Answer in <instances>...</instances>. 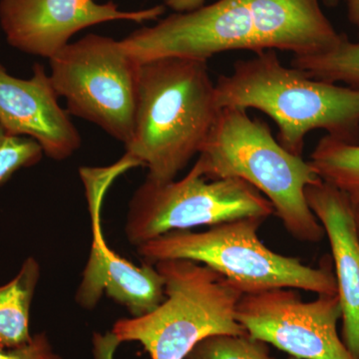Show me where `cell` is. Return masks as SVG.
I'll list each match as a JSON object with an SVG mask.
<instances>
[{
    "instance_id": "1",
    "label": "cell",
    "mask_w": 359,
    "mask_h": 359,
    "mask_svg": "<svg viewBox=\"0 0 359 359\" xmlns=\"http://www.w3.org/2000/svg\"><path fill=\"white\" fill-rule=\"evenodd\" d=\"M318 0H219L171 14L120 40L139 63L161 57L209 60L223 52L330 50L341 41Z\"/></svg>"
},
{
    "instance_id": "8",
    "label": "cell",
    "mask_w": 359,
    "mask_h": 359,
    "mask_svg": "<svg viewBox=\"0 0 359 359\" xmlns=\"http://www.w3.org/2000/svg\"><path fill=\"white\" fill-rule=\"evenodd\" d=\"M273 214V205L247 182L208 180L195 163L178 181L146 178L130 200L125 235L139 247L171 231Z\"/></svg>"
},
{
    "instance_id": "20",
    "label": "cell",
    "mask_w": 359,
    "mask_h": 359,
    "mask_svg": "<svg viewBox=\"0 0 359 359\" xmlns=\"http://www.w3.org/2000/svg\"><path fill=\"white\" fill-rule=\"evenodd\" d=\"M121 342L112 332L106 334L96 332L93 335L94 359H114L116 351Z\"/></svg>"
},
{
    "instance_id": "24",
    "label": "cell",
    "mask_w": 359,
    "mask_h": 359,
    "mask_svg": "<svg viewBox=\"0 0 359 359\" xmlns=\"http://www.w3.org/2000/svg\"><path fill=\"white\" fill-rule=\"evenodd\" d=\"M340 0H325V4L330 6H335L337 4H339Z\"/></svg>"
},
{
    "instance_id": "3",
    "label": "cell",
    "mask_w": 359,
    "mask_h": 359,
    "mask_svg": "<svg viewBox=\"0 0 359 359\" xmlns=\"http://www.w3.org/2000/svg\"><path fill=\"white\" fill-rule=\"evenodd\" d=\"M215 87L221 109H256L271 117L278 126L276 139L292 154L302 156L306 137L313 130L359 144V89L285 67L276 50L237 61Z\"/></svg>"
},
{
    "instance_id": "4",
    "label": "cell",
    "mask_w": 359,
    "mask_h": 359,
    "mask_svg": "<svg viewBox=\"0 0 359 359\" xmlns=\"http://www.w3.org/2000/svg\"><path fill=\"white\" fill-rule=\"evenodd\" d=\"M195 163L208 180L240 179L257 189L295 240L316 244L325 237L306 198V187L321 179L247 111L222 108Z\"/></svg>"
},
{
    "instance_id": "6",
    "label": "cell",
    "mask_w": 359,
    "mask_h": 359,
    "mask_svg": "<svg viewBox=\"0 0 359 359\" xmlns=\"http://www.w3.org/2000/svg\"><path fill=\"white\" fill-rule=\"evenodd\" d=\"M264 221L252 217L216 224L204 231H171L137 248L140 256L152 264L189 259L209 266L238 285L244 294L273 289L337 294L330 262L313 268L297 257L273 252L259 237Z\"/></svg>"
},
{
    "instance_id": "10",
    "label": "cell",
    "mask_w": 359,
    "mask_h": 359,
    "mask_svg": "<svg viewBox=\"0 0 359 359\" xmlns=\"http://www.w3.org/2000/svg\"><path fill=\"white\" fill-rule=\"evenodd\" d=\"M123 172L118 163L105 169L80 170L88 197L92 243L75 299L81 308L93 309L106 294L137 318L154 311L164 301L165 283L155 266H135L116 254L104 238L101 224L104 194Z\"/></svg>"
},
{
    "instance_id": "13",
    "label": "cell",
    "mask_w": 359,
    "mask_h": 359,
    "mask_svg": "<svg viewBox=\"0 0 359 359\" xmlns=\"http://www.w3.org/2000/svg\"><path fill=\"white\" fill-rule=\"evenodd\" d=\"M306 202L323 226L341 306L342 341L359 359V236L348 194L321 180L306 187Z\"/></svg>"
},
{
    "instance_id": "16",
    "label": "cell",
    "mask_w": 359,
    "mask_h": 359,
    "mask_svg": "<svg viewBox=\"0 0 359 359\" xmlns=\"http://www.w3.org/2000/svg\"><path fill=\"white\" fill-rule=\"evenodd\" d=\"M292 67L316 79L359 89V41H349L344 35L341 41L330 50L294 56Z\"/></svg>"
},
{
    "instance_id": "11",
    "label": "cell",
    "mask_w": 359,
    "mask_h": 359,
    "mask_svg": "<svg viewBox=\"0 0 359 359\" xmlns=\"http://www.w3.org/2000/svg\"><path fill=\"white\" fill-rule=\"evenodd\" d=\"M164 6L120 11L114 2L94 0H0V26L13 48L51 59L80 30L114 20H157Z\"/></svg>"
},
{
    "instance_id": "9",
    "label": "cell",
    "mask_w": 359,
    "mask_h": 359,
    "mask_svg": "<svg viewBox=\"0 0 359 359\" xmlns=\"http://www.w3.org/2000/svg\"><path fill=\"white\" fill-rule=\"evenodd\" d=\"M236 318L250 337L295 359H356L337 332L341 320L337 292L309 302L294 289L245 294Z\"/></svg>"
},
{
    "instance_id": "23",
    "label": "cell",
    "mask_w": 359,
    "mask_h": 359,
    "mask_svg": "<svg viewBox=\"0 0 359 359\" xmlns=\"http://www.w3.org/2000/svg\"><path fill=\"white\" fill-rule=\"evenodd\" d=\"M351 205H353L354 219H355L356 229L359 236V193L349 194Z\"/></svg>"
},
{
    "instance_id": "17",
    "label": "cell",
    "mask_w": 359,
    "mask_h": 359,
    "mask_svg": "<svg viewBox=\"0 0 359 359\" xmlns=\"http://www.w3.org/2000/svg\"><path fill=\"white\" fill-rule=\"evenodd\" d=\"M186 359H276L268 344L250 335L216 334L200 341Z\"/></svg>"
},
{
    "instance_id": "19",
    "label": "cell",
    "mask_w": 359,
    "mask_h": 359,
    "mask_svg": "<svg viewBox=\"0 0 359 359\" xmlns=\"http://www.w3.org/2000/svg\"><path fill=\"white\" fill-rule=\"evenodd\" d=\"M52 353L50 342L45 334H35L32 341L23 346L0 347V359H47Z\"/></svg>"
},
{
    "instance_id": "18",
    "label": "cell",
    "mask_w": 359,
    "mask_h": 359,
    "mask_svg": "<svg viewBox=\"0 0 359 359\" xmlns=\"http://www.w3.org/2000/svg\"><path fill=\"white\" fill-rule=\"evenodd\" d=\"M43 154L36 141L28 137L13 136L0 126V186L20 170L36 165Z\"/></svg>"
},
{
    "instance_id": "7",
    "label": "cell",
    "mask_w": 359,
    "mask_h": 359,
    "mask_svg": "<svg viewBox=\"0 0 359 359\" xmlns=\"http://www.w3.org/2000/svg\"><path fill=\"white\" fill-rule=\"evenodd\" d=\"M49 62L52 84L68 113L126 146L133 137L140 63L121 41L91 33L66 45Z\"/></svg>"
},
{
    "instance_id": "15",
    "label": "cell",
    "mask_w": 359,
    "mask_h": 359,
    "mask_svg": "<svg viewBox=\"0 0 359 359\" xmlns=\"http://www.w3.org/2000/svg\"><path fill=\"white\" fill-rule=\"evenodd\" d=\"M309 162L325 183L348 195L359 193V144L327 135L316 144Z\"/></svg>"
},
{
    "instance_id": "22",
    "label": "cell",
    "mask_w": 359,
    "mask_h": 359,
    "mask_svg": "<svg viewBox=\"0 0 359 359\" xmlns=\"http://www.w3.org/2000/svg\"><path fill=\"white\" fill-rule=\"evenodd\" d=\"M347 11L351 22L359 28V0H348Z\"/></svg>"
},
{
    "instance_id": "5",
    "label": "cell",
    "mask_w": 359,
    "mask_h": 359,
    "mask_svg": "<svg viewBox=\"0 0 359 359\" xmlns=\"http://www.w3.org/2000/svg\"><path fill=\"white\" fill-rule=\"evenodd\" d=\"M165 299L145 316L116 321L111 332L121 344L137 341L152 359H186L203 339L248 334L236 311L244 292L221 273L189 259L157 262Z\"/></svg>"
},
{
    "instance_id": "14",
    "label": "cell",
    "mask_w": 359,
    "mask_h": 359,
    "mask_svg": "<svg viewBox=\"0 0 359 359\" xmlns=\"http://www.w3.org/2000/svg\"><path fill=\"white\" fill-rule=\"evenodd\" d=\"M40 273L37 259L28 257L13 280L0 285V347L14 348L32 341L30 309Z\"/></svg>"
},
{
    "instance_id": "12",
    "label": "cell",
    "mask_w": 359,
    "mask_h": 359,
    "mask_svg": "<svg viewBox=\"0 0 359 359\" xmlns=\"http://www.w3.org/2000/svg\"><path fill=\"white\" fill-rule=\"evenodd\" d=\"M43 65L33 66L28 79L14 77L0 63V126L13 136L28 137L52 160L65 161L81 146V136Z\"/></svg>"
},
{
    "instance_id": "2",
    "label": "cell",
    "mask_w": 359,
    "mask_h": 359,
    "mask_svg": "<svg viewBox=\"0 0 359 359\" xmlns=\"http://www.w3.org/2000/svg\"><path fill=\"white\" fill-rule=\"evenodd\" d=\"M219 110L208 61H144L139 67L133 137L125 155L148 168V179L173 181L199 155Z\"/></svg>"
},
{
    "instance_id": "21",
    "label": "cell",
    "mask_w": 359,
    "mask_h": 359,
    "mask_svg": "<svg viewBox=\"0 0 359 359\" xmlns=\"http://www.w3.org/2000/svg\"><path fill=\"white\" fill-rule=\"evenodd\" d=\"M165 6L176 13H188L204 6L205 0H164Z\"/></svg>"
},
{
    "instance_id": "25",
    "label": "cell",
    "mask_w": 359,
    "mask_h": 359,
    "mask_svg": "<svg viewBox=\"0 0 359 359\" xmlns=\"http://www.w3.org/2000/svg\"><path fill=\"white\" fill-rule=\"evenodd\" d=\"M47 359H62V358H61L60 356L57 355V354H55V353H53Z\"/></svg>"
}]
</instances>
